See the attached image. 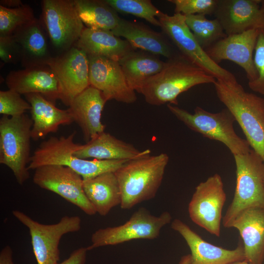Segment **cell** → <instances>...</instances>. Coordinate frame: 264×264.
<instances>
[{
    "label": "cell",
    "instance_id": "f1b7e54d",
    "mask_svg": "<svg viewBox=\"0 0 264 264\" xmlns=\"http://www.w3.org/2000/svg\"><path fill=\"white\" fill-rule=\"evenodd\" d=\"M77 11L85 27L112 31L121 18L105 0H73Z\"/></svg>",
    "mask_w": 264,
    "mask_h": 264
},
{
    "label": "cell",
    "instance_id": "30bf717a",
    "mask_svg": "<svg viewBox=\"0 0 264 264\" xmlns=\"http://www.w3.org/2000/svg\"><path fill=\"white\" fill-rule=\"evenodd\" d=\"M12 214L28 229L37 264L59 263V244L61 238L67 233L78 232L81 228V219L77 216H65L56 223L44 224L19 210H13Z\"/></svg>",
    "mask_w": 264,
    "mask_h": 264
},
{
    "label": "cell",
    "instance_id": "5b68a950",
    "mask_svg": "<svg viewBox=\"0 0 264 264\" xmlns=\"http://www.w3.org/2000/svg\"><path fill=\"white\" fill-rule=\"evenodd\" d=\"M236 166V185L233 200L222 217V224L230 228L243 210L253 207L264 209V162L252 149L233 155Z\"/></svg>",
    "mask_w": 264,
    "mask_h": 264
},
{
    "label": "cell",
    "instance_id": "6da1fadb",
    "mask_svg": "<svg viewBox=\"0 0 264 264\" xmlns=\"http://www.w3.org/2000/svg\"><path fill=\"white\" fill-rule=\"evenodd\" d=\"M216 81L213 76L179 52L167 59L162 69L144 82L139 93L151 105H177L181 93L197 85L214 84Z\"/></svg>",
    "mask_w": 264,
    "mask_h": 264
},
{
    "label": "cell",
    "instance_id": "e0dca14e",
    "mask_svg": "<svg viewBox=\"0 0 264 264\" xmlns=\"http://www.w3.org/2000/svg\"><path fill=\"white\" fill-rule=\"evenodd\" d=\"M261 0H218L214 15L226 35L264 28Z\"/></svg>",
    "mask_w": 264,
    "mask_h": 264
},
{
    "label": "cell",
    "instance_id": "ffe728a7",
    "mask_svg": "<svg viewBox=\"0 0 264 264\" xmlns=\"http://www.w3.org/2000/svg\"><path fill=\"white\" fill-rule=\"evenodd\" d=\"M107 102L99 90L89 86L76 96L68 106L73 121L80 127L87 142L105 132L101 116Z\"/></svg>",
    "mask_w": 264,
    "mask_h": 264
},
{
    "label": "cell",
    "instance_id": "5bb4252c",
    "mask_svg": "<svg viewBox=\"0 0 264 264\" xmlns=\"http://www.w3.org/2000/svg\"><path fill=\"white\" fill-rule=\"evenodd\" d=\"M47 65L59 81L61 88L60 100L67 106L90 86L88 55L75 46L52 56Z\"/></svg>",
    "mask_w": 264,
    "mask_h": 264
},
{
    "label": "cell",
    "instance_id": "8fae6325",
    "mask_svg": "<svg viewBox=\"0 0 264 264\" xmlns=\"http://www.w3.org/2000/svg\"><path fill=\"white\" fill-rule=\"evenodd\" d=\"M162 32L171 41L179 52L216 79L234 80L235 76L213 61L199 44L185 22V16H172L162 12L158 17Z\"/></svg>",
    "mask_w": 264,
    "mask_h": 264
},
{
    "label": "cell",
    "instance_id": "277c9868",
    "mask_svg": "<svg viewBox=\"0 0 264 264\" xmlns=\"http://www.w3.org/2000/svg\"><path fill=\"white\" fill-rule=\"evenodd\" d=\"M76 132L67 136H52L42 142L31 155L29 170L48 165H59L71 169L83 179L92 178L107 172H115L128 160L86 159L74 154L81 144L74 141Z\"/></svg>",
    "mask_w": 264,
    "mask_h": 264
},
{
    "label": "cell",
    "instance_id": "9a60e30c",
    "mask_svg": "<svg viewBox=\"0 0 264 264\" xmlns=\"http://www.w3.org/2000/svg\"><path fill=\"white\" fill-rule=\"evenodd\" d=\"M88 57L90 86L99 90L107 101L132 104L136 101L135 91L128 85L118 61L103 56Z\"/></svg>",
    "mask_w": 264,
    "mask_h": 264
},
{
    "label": "cell",
    "instance_id": "d6986e66",
    "mask_svg": "<svg viewBox=\"0 0 264 264\" xmlns=\"http://www.w3.org/2000/svg\"><path fill=\"white\" fill-rule=\"evenodd\" d=\"M171 227L182 236L188 244L191 253V264H232L245 260L244 247L241 242L234 249H226L204 241L179 219H175Z\"/></svg>",
    "mask_w": 264,
    "mask_h": 264
},
{
    "label": "cell",
    "instance_id": "83f0119b",
    "mask_svg": "<svg viewBox=\"0 0 264 264\" xmlns=\"http://www.w3.org/2000/svg\"><path fill=\"white\" fill-rule=\"evenodd\" d=\"M130 88L138 93L144 82L159 72L165 62L145 51L134 50L119 62Z\"/></svg>",
    "mask_w": 264,
    "mask_h": 264
},
{
    "label": "cell",
    "instance_id": "ac0fdd59",
    "mask_svg": "<svg viewBox=\"0 0 264 264\" xmlns=\"http://www.w3.org/2000/svg\"><path fill=\"white\" fill-rule=\"evenodd\" d=\"M5 83L9 89L20 94L39 93L53 103L61 99L60 83L47 65L11 71L6 77Z\"/></svg>",
    "mask_w": 264,
    "mask_h": 264
},
{
    "label": "cell",
    "instance_id": "7402d4cb",
    "mask_svg": "<svg viewBox=\"0 0 264 264\" xmlns=\"http://www.w3.org/2000/svg\"><path fill=\"white\" fill-rule=\"evenodd\" d=\"M237 229L243 241L245 261L263 264L264 261V209L250 207L241 212L230 228Z\"/></svg>",
    "mask_w": 264,
    "mask_h": 264
},
{
    "label": "cell",
    "instance_id": "9c48e42d",
    "mask_svg": "<svg viewBox=\"0 0 264 264\" xmlns=\"http://www.w3.org/2000/svg\"><path fill=\"white\" fill-rule=\"evenodd\" d=\"M172 218L167 211L157 217L146 208H139L123 224L96 230L91 235V244L87 247V249L117 245L133 240L156 239L161 228L170 223Z\"/></svg>",
    "mask_w": 264,
    "mask_h": 264
},
{
    "label": "cell",
    "instance_id": "d4e9b609",
    "mask_svg": "<svg viewBox=\"0 0 264 264\" xmlns=\"http://www.w3.org/2000/svg\"><path fill=\"white\" fill-rule=\"evenodd\" d=\"M20 45L21 64L24 68L47 65L52 57L47 43V35L39 19L22 26L12 35Z\"/></svg>",
    "mask_w": 264,
    "mask_h": 264
},
{
    "label": "cell",
    "instance_id": "ab89813d",
    "mask_svg": "<svg viewBox=\"0 0 264 264\" xmlns=\"http://www.w3.org/2000/svg\"><path fill=\"white\" fill-rule=\"evenodd\" d=\"M191 254H187L181 258L178 264H191Z\"/></svg>",
    "mask_w": 264,
    "mask_h": 264
},
{
    "label": "cell",
    "instance_id": "8d00e7d4",
    "mask_svg": "<svg viewBox=\"0 0 264 264\" xmlns=\"http://www.w3.org/2000/svg\"><path fill=\"white\" fill-rule=\"evenodd\" d=\"M88 251L87 248L84 247L75 249L67 259L57 264H85Z\"/></svg>",
    "mask_w": 264,
    "mask_h": 264
},
{
    "label": "cell",
    "instance_id": "74e56055",
    "mask_svg": "<svg viewBox=\"0 0 264 264\" xmlns=\"http://www.w3.org/2000/svg\"><path fill=\"white\" fill-rule=\"evenodd\" d=\"M12 254L13 252L10 246H4L0 252V264H14Z\"/></svg>",
    "mask_w": 264,
    "mask_h": 264
},
{
    "label": "cell",
    "instance_id": "2e32d148",
    "mask_svg": "<svg viewBox=\"0 0 264 264\" xmlns=\"http://www.w3.org/2000/svg\"><path fill=\"white\" fill-rule=\"evenodd\" d=\"M259 31V29H252L227 35L205 50L218 64L228 60L239 65L245 71L248 82L253 81L257 77L253 56Z\"/></svg>",
    "mask_w": 264,
    "mask_h": 264
},
{
    "label": "cell",
    "instance_id": "44dd1931",
    "mask_svg": "<svg viewBox=\"0 0 264 264\" xmlns=\"http://www.w3.org/2000/svg\"><path fill=\"white\" fill-rule=\"evenodd\" d=\"M111 32L118 37H124L132 47L170 59L179 52L173 44L163 33L153 30L139 22L121 18Z\"/></svg>",
    "mask_w": 264,
    "mask_h": 264
},
{
    "label": "cell",
    "instance_id": "7c38bea8",
    "mask_svg": "<svg viewBox=\"0 0 264 264\" xmlns=\"http://www.w3.org/2000/svg\"><path fill=\"white\" fill-rule=\"evenodd\" d=\"M226 199L222 178L215 174L196 187L188 206L191 220L211 234L220 237Z\"/></svg>",
    "mask_w": 264,
    "mask_h": 264
},
{
    "label": "cell",
    "instance_id": "4fadbf2b",
    "mask_svg": "<svg viewBox=\"0 0 264 264\" xmlns=\"http://www.w3.org/2000/svg\"><path fill=\"white\" fill-rule=\"evenodd\" d=\"M33 181L39 187L58 195L87 215L96 213L85 193L83 178L69 167L59 165L39 167L35 170Z\"/></svg>",
    "mask_w": 264,
    "mask_h": 264
},
{
    "label": "cell",
    "instance_id": "cb8c5ba5",
    "mask_svg": "<svg viewBox=\"0 0 264 264\" xmlns=\"http://www.w3.org/2000/svg\"><path fill=\"white\" fill-rule=\"evenodd\" d=\"M24 95L31 107L32 139L36 141L43 138L50 133L57 132L60 126L74 122L68 109L58 108L55 103L42 95L32 93Z\"/></svg>",
    "mask_w": 264,
    "mask_h": 264
},
{
    "label": "cell",
    "instance_id": "f35d334b",
    "mask_svg": "<svg viewBox=\"0 0 264 264\" xmlns=\"http://www.w3.org/2000/svg\"><path fill=\"white\" fill-rule=\"evenodd\" d=\"M24 4L21 0H0V5L8 8L20 7Z\"/></svg>",
    "mask_w": 264,
    "mask_h": 264
},
{
    "label": "cell",
    "instance_id": "d590c367",
    "mask_svg": "<svg viewBox=\"0 0 264 264\" xmlns=\"http://www.w3.org/2000/svg\"><path fill=\"white\" fill-rule=\"evenodd\" d=\"M0 58L5 64L21 62V48L13 35L0 36Z\"/></svg>",
    "mask_w": 264,
    "mask_h": 264
},
{
    "label": "cell",
    "instance_id": "b9f144b4",
    "mask_svg": "<svg viewBox=\"0 0 264 264\" xmlns=\"http://www.w3.org/2000/svg\"><path fill=\"white\" fill-rule=\"evenodd\" d=\"M261 5H260L261 10L264 13V0H261Z\"/></svg>",
    "mask_w": 264,
    "mask_h": 264
},
{
    "label": "cell",
    "instance_id": "3957f363",
    "mask_svg": "<svg viewBox=\"0 0 264 264\" xmlns=\"http://www.w3.org/2000/svg\"><path fill=\"white\" fill-rule=\"evenodd\" d=\"M169 160L165 153L149 155L128 160L114 172L121 192L122 209H130L155 196Z\"/></svg>",
    "mask_w": 264,
    "mask_h": 264
},
{
    "label": "cell",
    "instance_id": "4316f807",
    "mask_svg": "<svg viewBox=\"0 0 264 264\" xmlns=\"http://www.w3.org/2000/svg\"><path fill=\"white\" fill-rule=\"evenodd\" d=\"M83 188L88 199L101 216H106L122 202L121 192L114 172L83 179Z\"/></svg>",
    "mask_w": 264,
    "mask_h": 264
},
{
    "label": "cell",
    "instance_id": "484cf974",
    "mask_svg": "<svg viewBox=\"0 0 264 264\" xmlns=\"http://www.w3.org/2000/svg\"><path fill=\"white\" fill-rule=\"evenodd\" d=\"M75 46L88 55L99 56L119 62L134 49L126 40L110 31L85 27Z\"/></svg>",
    "mask_w": 264,
    "mask_h": 264
},
{
    "label": "cell",
    "instance_id": "ba28073f",
    "mask_svg": "<svg viewBox=\"0 0 264 264\" xmlns=\"http://www.w3.org/2000/svg\"><path fill=\"white\" fill-rule=\"evenodd\" d=\"M40 21L54 48L63 53L74 46L85 28L73 0H43Z\"/></svg>",
    "mask_w": 264,
    "mask_h": 264
},
{
    "label": "cell",
    "instance_id": "60d3db41",
    "mask_svg": "<svg viewBox=\"0 0 264 264\" xmlns=\"http://www.w3.org/2000/svg\"><path fill=\"white\" fill-rule=\"evenodd\" d=\"M232 264H251L247 262V261H246L245 260H243V261H242L234 263H233Z\"/></svg>",
    "mask_w": 264,
    "mask_h": 264
},
{
    "label": "cell",
    "instance_id": "1f68e13d",
    "mask_svg": "<svg viewBox=\"0 0 264 264\" xmlns=\"http://www.w3.org/2000/svg\"><path fill=\"white\" fill-rule=\"evenodd\" d=\"M36 18L33 10L27 4L8 8L0 5V36H11L22 26Z\"/></svg>",
    "mask_w": 264,
    "mask_h": 264
},
{
    "label": "cell",
    "instance_id": "603a6c76",
    "mask_svg": "<svg viewBox=\"0 0 264 264\" xmlns=\"http://www.w3.org/2000/svg\"><path fill=\"white\" fill-rule=\"evenodd\" d=\"M151 151L139 150L132 145L103 132L85 144L81 145L74 154L77 157L99 160H130L150 155Z\"/></svg>",
    "mask_w": 264,
    "mask_h": 264
},
{
    "label": "cell",
    "instance_id": "f546056e",
    "mask_svg": "<svg viewBox=\"0 0 264 264\" xmlns=\"http://www.w3.org/2000/svg\"><path fill=\"white\" fill-rule=\"evenodd\" d=\"M185 22L194 37L206 49L227 35L220 22L217 20H209L201 14L184 15Z\"/></svg>",
    "mask_w": 264,
    "mask_h": 264
},
{
    "label": "cell",
    "instance_id": "7a4b0ae2",
    "mask_svg": "<svg viewBox=\"0 0 264 264\" xmlns=\"http://www.w3.org/2000/svg\"><path fill=\"white\" fill-rule=\"evenodd\" d=\"M218 98L232 113L246 140L264 162V98L246 91L236 79H216Z\"/></svg>",
    "mask_w": 264,
    "mask_h": 264
},
{
    "label": "cell",
    "instance_id": "52a82bcc",
    "mask_svg": "<svg viewBox=\"0 0 264 264\" xmlns=\"http://www.w3.org/2000/svg\"><path fill=\"white\" fill-rule=\"evenodd\" d=\"M31 118L24 114L0 119V163L12 172L18 184L22 185L29 177L28 168L30 155Z\"/></svg>",
    "mask_w": 264,
    "mask_h": 264
},
{
    "label": "cell",
    "instance_id": "e575fe53",
    "mask_svg": "<svg viewBox=\"0 0 264 264\" xmlns=\"http://www.w3.org/2000/svg\"><path fill=\"white\" fill-rule=\"evenodd\" d=\"M253 61L257 77L254 81L248 82V85L253 91L264 95V28L259 29Z\"/></svg>",
    "mask_w": 264,
    "mask_h": 264
},
{
    "label": "cell",
    "instance_id": "d6a6232c",
    "mask_svg": "<svg viewBox=\"0 0 264 264\" xmlns=\"http://www.w3.org/2000/svg\"><path fill=\"white\" fill-rule=\"evenodd\" d=\"M21 94L11 90L0 91V113L2 115L16 117L25 114L31 109L30 104Z\"/></svg>",
    "mask_w": 264,
    "mask_h": 264
},
{
    "label": "cell",
    "instance_id": "8992f818",
    "mask_svg": "<svg viewBox=\"0 0 264 264\" xmlns=\"http://www.w3.org/2000/svg\"><path fill=\"white\" fill-rule=\"evenodd\" d=\"M167 107L190 129L224 144L233 155L247 153L251 149L247 140L236 133L233 126L235 118L226 108L212 113L197 107L194 113H191L176 105L169 104Z\"/></svg>",
    "mask_w": 264,
    "mask_h": 264
},
{
    "label": "cell",
    "instance_id": "836d02e7",
    "mask_svg": "<svg viewBox=\"0 0 264 264\" xmlns=\"http://www.w3.org/2000/svg\"><path fill=\"white\" fill-rule=\"evenodd\" d=\"M175 5V13L183 15L214 14L218 0H169Z\"/></svg>",
    "mask_w": 264,
    "mask_h": 264
},
{
    "label": "cell",
    "instance_id": "4dcf8cb0",
    "mask_svg": "<svg viewBox=\"0 0 264 264\" xmlns=\"http://www.w3.org/2000/svg\"><path fill=\"white\" fill-rule=\"evenodd\" d=\"M117 12L131 14L160 26L158 17L162 11L150 0H105Z\"/></svg>",
    "mask_w": 264,
    "mask_h": 264
}]
</instances>
